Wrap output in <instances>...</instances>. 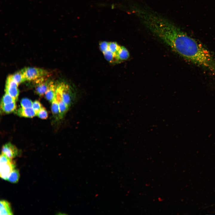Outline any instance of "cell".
Here are the masks:
<instances>
[{
	"mask_svg": "<svg viewBox=\"0 0 215 215\" xmlns=\"http://www.w3.org/2000/svg\"><path fill=\"white\" fill-rule=\"evenodd\" d=\"M160 38L179 55L207 69L215 76V56L174 24L163 29Z\"/></svg>",
	"mask_w": 215,
	"mask_h": 215,
	"instance_id": "obj_1",
	"label": "cell"
},
{
	"mask_svg": "<svg viewBox=\"0 0 215 215\" xmlns=\"http://www.w3.org/2000/svg\"><path fill=\"white\" fill-rule=\"evenodd\" d=\"M99 45L100 51L108 62L112 64L120 62L119 56L121 46L115 42L105 41L101 42Z\"/></svg>",
	"mask_w": 215,
	"mask_h": 215,
	"instance_id": "obj_2",
	"label": "cell"
},
{
	"mask_svg": "<svg viewBox=\"0 0 215 215\" xmlns=\"http://www.w3.org/2000/svg\"><path fill=\"white\" fill-rule=\"evenodd\" d=\"M26 80H36L46 75L43 69L35 67H27L21 70Z\"/></svg>",
	"mask_w": 215,
	"mask_h": 215,
	"instance_id": "obj_3",
	"label": "cell"
},
{
	"mask_svg": "<svg viewBox=\"0 0 215 215\" xmlns=\"http://www.w3.org/2000/svg\"><path fill=\"white\" fill-rule=\"evenodd\" d=\"M0 176L3 179L7 180L8 177L15 169L16 164L12 159L4 162L0 163Z\"/></svg>",
	"mask_w": 215,
	"mask_h": 215,
	"instance_id": "obj_4",
	"label": "cell"
},
{
	"mask_svg": "<svg viewBox=\"0 0 215 215\" xmlns=\"http://www.w3.org/2000/svg\"><path fill=\"white\" fill-rule=\"evenodd\" d=\"M59 85L63 100L69 107L73 99L71 89L68 85L64 83H61Z\"/></svg>",
	"mask_w": 215,
	"mask_h": 215,
	"instance_id": "obj_5",
	"label": "cell"
},
{
	"mask_svg": "<svg viewBox=\"0 0 215 215\" xmlns=\"http://www.w3.org/2000/svg\"><path fill=\"white\" fill-rule=\"evenodd\" d=\"M55 97L59 105L60 118H61L67 111L69 107L63 100L59 85L57 88Z\"/></svg>",
	"mask_w": 215,
	"mask_h": 215,
	"instance_id": "obj_6",
	"label": "cell"
},
{
	"mask_svg": "<svg viewBox=\"0 0 215 215\" xmlns=\"http://www.w3.org/2000/svg\"><path fill=\"white\" fill-rule=\"evenodd\" d=\"M1 150L2 153L11 159L16 156L18 154V150L17 148L10 143L3 145Z\"/></svg>",
	"mask_w": 215,
	"mask_h": 215,
	"instance_id": "obj_7",
	"label": "cell"
},
{
	"mask_svg": "<svg viewBox=\"0 0 215 215\" xmlns=\"http://www.w3.org/2000/svg\"><path fill=\"white\" fill-rule=\"evenodd\" d=\"M43 77L36 80L38 84L36 90V93L40 96H42L45 94L49 87L50 83H48L44 81Z\"/></svg>",
	"mask_w": 215,
	"mask_h": 215,
	"instance_id": "obj_8",
	"label": "cell"
},
{
	"mask_svg": "<svg viewBox=\"0 0 215 215\" xmlns=\"http://www.w3.org/2000/svg\"><path fill=\"white\" fill-rule=\"evenodd\" d=\"M0 214L12 215L13 214L10 203L5 200L0 201Z\"/></svg>",
	"mask_w": 215,
	"mask_h": 215,
	"instance_id": "obj_9",
	"label": "cell"
},
{
	"mask_svg": "<svg viewBox=\"0 0 215 215\" xmlns=\"http://www.w3.org/2000/svg\"><path fill=\"white\" fill-rule=\"evenodd\" d=\"M17 113L22 116L26 117H33L36 116L35 111L32 108H20L18 110Z\"/></svg>",
	"mask_w": 215,
	"mask_h": 215,
	"instance_id": "obj_10",
	"label": "cell"
},
{
	"mask_svg": "<svg viewBox=\"0 0 215 215\" xmlns=\"http://www.w3.org/2000/svg\"><path fill=\"white\" fill-rule=\"evenodd\" d=\"M57 87L52 82H50L49 87L45 94L46 99L51 102L55 96Z\"/></svg>",
	"mask_w": 215,
	"mask_h": 215,
	"instance_id": "obj_11",
	"label": "cell"
},
{
	"mask_svg": "<svg viewBox=\"0 0 215 215\" xmlns=\"http://www.w3.org/2000/svg\"><path fill=\"white\" fill-rule=\"evenodd\" d=\"M5 93H7L16 101L19 95V90L18 87L5 86Z\"/></svg>",
	"mask_w": 215,
	"mask_h": 215,
	"instance_id": "obj_12",
	"label": "cell"
},
{
	"mask_svg": "<svg viewBox=\"0 0 215 215\" xmlns=\"http://www.w3.org/2000/svg\"><path fill=\"white\" fill-rule=\"evenodd\" d=\"M19 176V170L15 169L11 173L7 180L12 183H16L18 182Z\"/></svg>",
	"mask_w": 215,
	"mask_h": 215,
	"instance_id": "obj_13",
	"label": "cell"
},
{
	"mask_svg": "<svg viewBox=\"0 0 215 215\" xmlns=\"http://www.w3.org/2000/svg\"><path fill=\"white\" fill-rule=\"evenodd\" d=\"M1 106L3 111L7 113L13 111L16 108V102L5 105H1Z\"/></svg>",
	"mask_w": 215,
	"mask_h": 215,
	"instance_id": "obj_14",
	"label": "cell"
},
{
	"mask_svg": "<svg viewBox=\"0 0 215 215\" xmlns=\"http://www.w3.org/2000/svg\"><path fill=\"white\" fill-rule=\"evenodd\" d=\"M10 76L12 79L18 85L26 81L24 75L21 70Z\"/></svg>",
	"mask_w": 215,
	"mask_h": 215,
	"instance_id": "obj_15",
	"label": "cell"
},
{
	"mask_svg": "<svg viewBox=\"0 0 215 215\" xmlns=\"http://www.w3.org/2000/svg\"><path fill=\"white\" fill-rule=\"evenodd\" d=\"M51 103V110L53 114L60 118L59 105L55 96Z\"/></svg>",
	"mask_w": 215,
	"mask_h": 215,
	"instance_id": "obj_16",
	"label": "cell"
},
{
	"mask_svg": "<svg viewBox=\"0 0 215 215\" xmlns=\"http://www.w3.org/2000/svg\"><path fill=\"white\" fill-rule=\"evenodd\" d=\"M129 56V53L128 50L125 47L122 46L119 55V59L120 62L127 60Z\"/></svg>",
	"mask_w": 215,
	"mask_h": 215,
	"instance_id": "obj_17",
	"label": "cell"
},
{
	"mask_svg": "<svg viewBox=\"0 0 215 215\" xmlns=\"http://www.w3.org/2000/svg\"><path fill=\"white\" fill-rule=\"evenodd\" d=\"M16 101L11 96L7 93H5V94L2 98L1 105L8 104L14 102H16Z\"/></svg>",
	"mask_w": 215,
	"mask_h": 215,
	"instance_id": "obj_18",
	"label": "cell"
},
{
	"mask_svg": "<svg viewBox=\"0 0 215 215\" xmlns=\"http://www.w3.org/2000/svg\"><path fill=\"white\" fill-rule=\"evenodd\" d=\"M33 102L31 100L28 99H23L21 102V108H32Z\"/></svg>",
	"mask_w": 215,
	"mask_h": 215,
	"instance_id": "obj_19",
	"label": "cell"
},
{
	"mask_svg": "<svg viewBox=\"0 0 215 215\" xmlns=\"http://www.w3.org/2000/svg\"><path fill=\"white\" fill-rule=\"evenodd\" d=\"M42 107L41 104L38 101H35L33 102L32 108L35 111L36 116L37 113Z\"/></svg>",
	"mask_w": 215,
	"mask_h": 215,
	"instance_id": "obj_20",
	"label": "cell"
},
{
	"mask_svg": "<svg viewBox=\"0 0 215 215\" xmlns=\"http://www.w3.org/2000/svg\"><path fill=\"white\" fill-rule=\"evenodd\" d=\"M36 116L42 119H45L47 118L48 113L45 108L43 107L37 113Z\"/></svg>",
	"mask_w": 215,
	"mask_h": 215,
	"instance_id": "obj_21",
	"label": "cell"
}]
</instances>
